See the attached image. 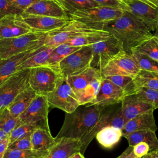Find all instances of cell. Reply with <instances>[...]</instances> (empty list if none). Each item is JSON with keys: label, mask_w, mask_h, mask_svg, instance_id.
<instances>
[{"label": "cell", "mask_w": 158, "mask_h": 158, "mask_svg": "<svg viewBox=\"0 0 158 158\" xmlns=\"http://www.w3.org/2000/svg\"><path fill=\"white\" fill-rule=\"evenodd\" d=\"M57 67L46 65L30 69L29 86L38 95L46 96L56 88L60 77Z\"/></svg>", "instance_id": "277c9868"}, {"label": "cell", "mask_w": 158, "mask_h": 158, "mask_svg": "<svg viewBox=\"0 0 158 158\" xmlns=\"http://www.w3.org/2000/svg\"><path fill=\"white\" fill-rule=\"evenodd\" d=\"M138 1H141V2H144V3H146V4H148V5H149V6H151L154 7V8H157V7H156L155 6H154V4H152L150 1H149L148 0H138Z\"/></svg>", "instance_id": "681fc988"}, {"label": "cell", "mask_w": 158, "mask_h": 158, "mask_svg": "<svg viewBox=\"0 0 158 158\" xmlns=\"http://www.w3.org/2000/svg\"><path fill=\"white\" fill-rule=\"evenodd\" d=\"M150 1L152 4L155 6L156 7H158V0H148Z\"/></svg>", "instance_id": "f907efd6"}, {"label": "cell", "mask_w": 158, "mask_h": 158, "mask_svg": "<svg viewBox=\"0 0 158 158\" xmlns=\"http://www.w3.org/2000/svg\"><path fill=\"white\" fill-rule=\"evenodd\" d=\"M130 9L125 10L130 16L145 26L151 31H154L158 26V7L154 8L138 0H123Z\"/></svg>", "instance_id": "7c38bea8"}, {"label": "cell", "mask_w": 158, "mask_h": 158, "mask_svg": "<svg viewBox=\"0 0 158 158\" xmlns=\"http://www.w3.org/2000/svg\"><path fill=\"white\" fill-rule=\"evenodd\" d=\"M134 158H140V157H137V156H135V157Z\"/></svg>", "instance_id": "11a10c76"}, {"label": "cell", "mask_w": 158, "mask_h": 158, "mask_svg": "<svg viewBox=\"0 0 158 158\" xmlns=\"http://www.w3.org/2000/svg\"><path fill=\"white\" fill-rule=\"evenodd\" d=\"M131 56L135 61L139 70L158 72V62L144 54L133 50Z\"/></svg>", "instance_id": "e575fe53"}, {"label": "cell", "mask_w": 158, "mask_h": 158, "mask_svg": "<svg viewBox=\"0 0 158 158\" xmlns=\"http://www.w3.org/2000/svg\"><path fill=\"white\" fill-rule=\"evenodd\" d=\"M126 93L119 86L115 85L109 80L102 77L100 89L94 99L88 104H96L103 108L121 103Z\"/></svg>", "instance_id": "5bb4252c"}, {"label": "cell", "mask_w": 158, "mask_h": 158, "mask_svg": "<svg viewBox=\"0 0 158 158\" xmlns=\"http://www.w3.org/2000/svg\"><path fill=\"white\" fill-rule=\"evenodd\" d=\"M31 133L9 144L8 145L7 149H20V150L33 149L31 141Z\"/></svg>", "instance_id": "f35d334b"}, {"label": "cell", "mask_w": 158, "mask_h": 158, "mask_svg": "<svg viewBox=\"0 0 158 158\" xmlns=\"http://www.w3.org/2000/svg\"><path fill=\"white\" fill-rule=\"evenodd\" d=\"M9 5L20 14L38 0H7Z\"/></svg>", "instance_id": "60d3db41"}, {"label": "cell", "mask_w": 158, "mask_h": 158, "mask_svg": "<svg viewBox=\"0 0 158 158\" xmlns=\"http://www.w3.org/2000/svg\"><path fill=\"white\" fill-rule=\"evenodd\" d=\"M122 135L121 129L112 126H106L98 132L95 138L102 147L110 149L118 143Z\"/></svg>", "instance_id": "d4e9b609"}, {"label": "cell", "mask_w": 158, "mask_h": 158, "mask_svg": "<svg viewBox=\"0 0 158 158\" xmlns=\"http://www.w3.org/2000/svg\"><path fill=\"white\" fill-rule=\"evenodd\" d=\"M133 50L144 54L158 62V38L153 35Z\"/></svg>", "instance_id": "4dcf8cb0"}, {"label": "cell", "mask_w": 158, "mask_h": 158, "mask_svg": "<svg viewBox=\"0 0 158 158\" xmlns=\"http://www.w3.org/2000/svg\"><path fill=\"white\" fill-rule=\"evenodd\" d=\"M39 127L49 129V128L44 127L38 123H22L18 125L9 135V144L14 141L27 135L31 133L35 128Z\"/></svg>", "instance_id": "8d00e7d4"}, {"label": "cell", "mask_w": 158, "mask_h": 158, "mask_svg": "<svg viewBox=\"0 0 158 158\" xmlns=\"http://www.w3.org/2000/svg\"><path fill=\"white\" fill-rule=\"evenodd\" d=\"M123 136L127 139L129 146L132 147L139 143L144 142L149 146L150 151L158 148V138L156 135V131L151 130L136 131L125 135Z\"/></svg>", "instance_id": "cb8c5ba5"}, {"label": "cell", "mask_w": 158, "mask_h": 158, "mask_svg": "<svg viewBox=\"0 0 158 158\" xmlns=\"http://www.w3.org/2000/svg\"><path fill=\"white\" fill-rule=\"evenodd\" d=\"M133 151L136 156L142 158L150 152V148L146 143L141 142L133 147Z\"/></svg>", "instance_id": "b9f144b4"}, {"label": "cell", "mask_w": 158, "mask_h": 158, "mask_svg": "<svg viewBox=\"0 0 158 158\" xmlns=\"http://www.w3.org/2000/svg\"><path fill=\"white\" fill-rule=\"evenodd\" d=\"M139 70L131 54L123 52L112 59L100 72L102 77L118 75L135 78Z\"/></svg>", "instance_id": "4fadbf2b"}, {"label": "cell", "mask_w": 158, "mask_h": 158, "mask_svg": "<svg viewBox=\"0 0 158 158\" xmlns=\"http://www.w3.org/2000/svg\"><path fill=\"white\" fill-rule=\"evenodd\" d=\"M101 75L99 70L89 67L81 73L66 78L77 97L89 85L96 77Z\"/></svg>", "instance_id": "44dd1931"}, {"label": "cell", "mask_w": 158, "mask_h": 158, "mask_svg": "<svg viewBox=\"0 0 158 158\" xmlns=\"http://www.w3.org/2000/svg\"><path fill=\"white\" fill-rule=\"evenodd\" d=\"M98 31L99 30L94 28L89 24L70 19L63 27L48 32L45 45L55 48L74 38Z\"/></svg>", "instance_id": "52a82bcc"}, {"label": "cell", "mask_w": 158, "mask_h": 158, "mask_svg": "<svg viewBox=\"0 0 158 158\" xmlns=\"http://www.w3.org/2000/svg\"><path fill=\"white\" fill-rule=\"evenodd\" d=\"M133 94L152 104L156 109L158 108V91L146 87H138Z\"/></svg>", "instance_id": "74e56055"}, {"label": "cell", "mask_w": 158, "mask_h": 158, "mask_svg": "<svg viewBox=\"0 0 158 158\" xmlns=\"http://www.w3.org/2000/svg\"><path fill=\"white\" fill-rule=\"evenodd\" d=\"M100 6H105L116 9H120L123 10L130 11V7L123 0H94Z\"/></svg>", "instance_id": "ab89813d"}, {"label": "cell", "mask_w": 158, "mask_h": 158, "mask_svg": "<svg viewBox=\"0 0 158 158\" xmlns=\"http://www.w3.org/2000/svg\"><path fill=\"white\" fill-rule=\"evenodd\" d=\"M151 154V158H158V148L154 151H150Z\"/></svg>", "instance_id": "bcb514c9"}, {"label": "cell", "mask_w": 158, "mask_h": 158, "mask_svg": "<svg viewBox=\"0 0 158 158\" xmlns=\"http://www.w3.org/2000/svg\"><path fill=\"white\" fill-rule=\"evenodd\" d=\"M46 96L49 107L59 109L65 113L73 112L80 106L77 97L66 78L62 77L55 89Z\"/></svg>", "instance_id": "8992f818"}, {"label": "cell", "mask_w": 158, "mask_h": 158, "mask_svg": "<svg viewBox=\"0 0 158 158\" xmlns=\"http://www.w3.org/2000/svg\"><path fill=\"white\" fill-rule=\"evenodd\" d=\"M33 149L40 151H49L56 142L50 130L45 128H36L31 133Z\"/></svg>", "instance_id": "603a6c76"}, {"label": "cell", "mask_w": 158, "mask_h": 158, "mask_svg": "<svg viewBox=\"0 0 158 158\" xmlns=\"http://www.w3.org/2000/svg\"><path fill=\"white\" fill-rule=\"evenodd\" d=\"M9 145V137L0 141V158H3Z\"/></svg>", "instance_id": "ee69618b"}, {"label": "cell", "mask_w": 158, "mask_h": 158, "mask_svg": "<svg viewBox=\"0 0 158 158\" xmlns=\"http://www.w3.org/2000/svg\"><path fill=\"white\" fill-rule=\"evenodd\" d=\"M49 108L46 96L37 94L26 110L19 116L18 125L38 123L49 128L48 118Z\"/></svg>", "instance_id": "8fae6325"}, {"label": "cell", "mask_w": 158, "mask_h": 158, "mask_svg": "<svg viewBox=\"0 0 158 158\" xmlns=\"http://www.w3.org/2000/svg\"><path fill=\"white\" fill-rule=\"evenodd\" d=\"M23 12L57 18L70 19L64 8L52 0H38Z\"/></svg>", "instance_id": "d6986e66"}, {"label": "cell", "mask_w": 158, "mask_h": 158, "mask_svg": "<svg viewBox=\"0 0 158 158\" xmlns=\"http://www.w3.org/2000/svg\"><path fill=\"white\" fill-rule=\"evenodd\" d=\"M132 150H133V147L129 146L124 151V152H123L122 154H120L118 157H117V158H126V157H127V156L129 154V153H130Z\"/></svg>", "instance_id": "f6af8a7d"}, {"label": "cell", "mask_w": 158, "mask_h": 158, "mask_svg": "<svg viewBox=\"0 0 158 158\" xmlns=\"http://www.w3.org/2000/svg\"><path fill=\"white\" fill-rule=\"evenodd\" d=\"M48 33L30 32L0 40V60L8 59L36 46L45 45Z\"/></svg>", "instance_id": "3957f363"}, {"label": "cell", "mask_w": 158, "mask_h": 158, "mask_svg": "<svg viewBox=\"0 0 158 158\" xmlns=\"http://www.w3.org/2000/svg\"><path fill=\"white\" fill-rule=\"evenodd\" d=\"M121 104V111L126 122L141 114L156 109L152 104L138 98L134 94L125 96Z\"/></svg>", "instance_id": "e0dca14e"}, {"label": "cell", "mask_w": 158, "mask_h": 158, "mask_svg": "<svg viewBox=\"0 0 158 158\" xmlns=\"http://www.w3.org/2000/svg\"><path fill=\"white\" fill-rule=\"evenodd\" d=\"M18 124V118L12 115L7 107L0 109V130L9 135Z\"/></svg>", "instance_id": "836d02e7"}, {"label": "cell", "mask_w": 158, "mask_h": 158, "mask_svg": "<svg viewBox=\"0 0 158 158\" xmlns=\"http://www.w3.org/2000/svg\"><path fill=\"white\" fill-rule=\"evenodd\" d=\"M104 109L96 104H86L80 105L72 113H66L63 125L55 138L65 137L81 141L98 123Z\"/></svg>", "instance_id": "7a4b0ae2"}, {"label": "cell", "mask_w": 158, "mask_h": 158, "mask_svg": "<svg viewBox=\"0 0 158 158\" xmlns=\"http://www.w3.org/2000/svg\"><path fill=\"white\" fill-rule=\"evenodd\" d=\"M123 14L124 11L120 9L99 6L75 11L69 15V18L89 24L97 30H102V23L115 20Z\"/></svg>", "instance_id": "5b68a950"}, {"label": "cell", "mask_w": 158, "mask_h": 158, "mask_svg": "<svg viewBox=\"0 0 158 158\" xmlns=\"http://www.w3.org/2000/svg\"><path fill=\"white\" fill-rule=\"evenodd\" d=\"M102 77L99 75L94 78L89 85L77 96L80 105L91 102L96 96L101 85Z\"/></svg>", "instance_id": "f546056e"}, {"label": "cell", "mask_w": 158, "mask_h": 158, "mask_svg": "<svg viewBox=\"0 0 158 158\" xmlns=\"http://www.w3.org/2000/svg\"><path fill=\"white\" fill-rule=\"evenodd\" d=\"M142 158H151V152H149L148 154H146V156H144Z\"/></svg>", "instance_id": "f5cc1de1"}, {"label": "cell", "mask_w": 158, "mask_h": 158, "mask_svg": "<svg viewBox=\"0 0 158 158\" xmlns=\"http://www.w3.org/2000/svg\"><path fill=\"white\" fill-rule=\"evenodd\" d=\"M54 47L44 45L35 54L25 60L19 67V70L46 65L48 64L50 54Z\"/></svg>", "instance_id": "484cf974"}, {"label": "cell", "mask_w": 158, "mask_h": 158, "mask_svg": "<svg viewBox=\"0 0 158 158\" xmlns=\"http://www.w3.org/2000/svg\"><path fill=\"white\" fill-rule=\"evenodd\" d=\"M9 14H20L9 5L7 0H0V19Z\"/></svg>", "instance_id": "7bdbcfd3"}, {"label": "cell", "mask_w": 158, "mask_h": 158, "mask_svg": "<svg viewBox=\"0 0 158 158\" xmlns=\"http://www.w3.org/2000/svg\"><path fill=\"white\" fill-rule=\"evenodd\" d=\"M145 130H151L154 131L157 130L154 117V110L141 114L127 121L122 130V136L131 132Z\"/></svg>", "instance_id": "ffe728a7"}, {"label": "cell", "mask_w": 158, "mask_h": 158, "mask_svg": "<svg viewBox=\"0 0 158 158\" xmlns=\"http://www.w3.org/2000/svg\"><path fill=\"white\" fill-rule=\"evenodd\" d=\"M91 48L93 57L90 67L99 71L115 56L125 52L121 43L111 35L106 40L93 44Z\"/></svg>", "instance_id": "9c48e42d"}, {"label": "cell", "mask_w": 158, "mask_h": 158, "mask_svg": "<svg viewBox=\"0 0 158 158\" xmlns=\"http://www.w3.org/2000/svg\"><path fill=\"white\" fill-rule=\"evenodd\" d=\"M62 6L69 15L75 11L99 6L94 0H59Z\"/></svg>", "instance_id": "1f68e13d"}, {"label": "cell", "mask_w": 158, "mask_h": 158, "mask_svg": "<svg viewBox=\"0 0 158 158\" xmlns=\"http://www.w3.org/2000/svg\"><path fill=\"white\" fill-rule=\"evenodd\" d=\"M115 20L103 22L102 30L109 32L122 44L124 51L131 54L132 50L152 34L145 26L130 16L125 10Z\"/></svg>", "instance_id": "6da1fadb"}, {"label": "cell", "mask_w": 158, "mask_h": 158, "mask_svg": "<svg viewBox=\"0 0 158 158\" xmlns=\"http://www.w3.org/2000/svg\"><path fill=\"white\" fill-rule=\"evenodd\" d=\"M30 69L19 70L0 84V109L8 107L19 93L29 86Z\"/></svg>", "instance_id": "30bf717a"}, {"label": "cell", "mask_w": 158, "mask_h": 158, "mask_svg": "<svg viewBox=\"0 0 158 158\" xmlns=\"http://www.w3.org/2000/svg\"><path fill=\"white\" fill-rule=\"evenodd\" d=\"M7 137H9V135H7L4 131L0 130V141H1L2 139H3L4 138H7Z\"/></svg>", "instance_id": "7dc6e473"}, {"label": "cell", "mask_w": 158, "mask_h": 158, "mask_svg": "<svg viewBox=\"0 0 158 158\" xmlns=\"http://www.w3.org/2000/svg\"><path fill=\"white\" fill-rule=\"evenodd\" d=\"M81 142L78 139L65 137L56 139L45 158H70L75 154L81 152Z\"/></svg>", "instance_id": "ac0fdd59"}, {"label": "cell", "mask_w": 158, "mask_h": 158, "mask_svg": "<svg viewBox=\"0 0 158 158\" xmlns=\"http://www.w3.org/2000/svg\"><path fill=\"white\" fill-rule=\"evenodd\" d=\"M110 34L104 30H99L96 32L87 33L78 37L74 38L67 42L72 46H84L92 45L96 43L102 41L107 38Z\"/></svg>", "instance_id": "4316f807"}, {"label": "cell", "mask_w": 158, "mask_h": 158, "mask_svg": "<svg viewBox=\"0 0 158 158\" xmlns=\"http://www.w3.org/2000/svg\"><path fill=\"white\" fill-rule=\"evenodd\" d=\"M152 35H153L154 36H156V37L158 38V26H157V28L156 29V30L154 31V33Z\"/></svg>", "instance_id": "816d5d0a"}, {"label": "cell", "mask_w": 158, "mask_h": 158, "mask_svg": "<svg viewBox=\"0 0 158 158\" xmlns=\"http://www.w3.org/2000/svg\"><path fill=\"white\" fill-rule=\"evenodd\" d=\"M20 15L33 32L48 33L63 27L70 20V19L29 14L25 12H22Z\"/></svg>", "instance_id": "9a60e30c"}, {"label": "cell", "mask_w": 158, "mask_h": 158, "mask_svg": "<svg viewBox=\"0 0 158 158\" xmlns=\"http://www.w3.org/2000/svg\"><path fill=\"white\" fill-rule=\"evenodd\" d=\"M20 14H9L0 19V40L19 36L31 32Z\"/></svg>", "instance_id": "2e32d148"}, {"label": "cell", "mask_w": 158, "mask_h": 158, "mask_svg": "<svg viewBox=\"0 0 158 158\" xmlns=\"http://www.w3.org/2000/svg\"><path fill=\"white\" fill-rule=\"evenodd\" d=\"M134 80L137 87H146L158 91V72L140 70Z\"/></svg>", "instance_id": "f1b7e54d"}, {"label": "cell", "mask_w": 158, "mask_h": 158, "mask_svg": "<svg viewBox=\"0 0 158 158\" xmlns=\"http://www.w3.org/2000/svg\"><path fill=\"white\" fill-rule=\"evenodd\" d=\"M36 95L35 91L29 86L18 94L7 108L14 117L18 118L29 106Z\"/></svg>", "instance_id": "7402d4cb"}, {"label": "cell", "mask_w": 158, "mask_h": 158, "mask_svg": "<svg viewBox=\"0 0 158 158\" xmlns=\"http://www.w3.org/2000/svg\"><path fill=\"white\" fill-rule=\"evenodd\" d=\"M80 48L79 46H70L67 43H62L56 46L50 54L48 65L58 68V64L62 59Z\"/></svg>", "instance_id": "83f0119b"}, {"label": "cell", "mask_w": 158, "mask_h": 158, "mask_svg": "<svg viewBox=\"0 0 158 158\" xmlns=\"http://www.w3.org/2000/svg\"><path fill=\"white\" fill-rule=\"evenodd\" d=\"M48 151L7 149L3 158H45Z\"/></svg>", "instance_id": "d590c367"}, {"label": "cell", "mask_w": 158, "mask_h": 158, "mask_svg": "<svg viewBox=\"0 0 158 158\" xmlns=\"http://www.w3.org/2000/svg\"><path fill=\"white\" fill-rule=\"evenodd\" d=\"M52 1H56V2H57V3H59V4H60V2H59V0H52ZM61 5V4H60ZM62 6V5H61Z\"/></svg>", "instance_id": "db71d44e"}, {"label": "cell", "mask_w": 158, "mask_h": 158, "mask_svg": "<svg viewBox=\"0 0 158 158\" xmlns=\"http://www.w3.org/2000/svg\"><path fill=\"white\" fill-rule=\"evenodd\" d=\"M70 158H85V157H84L83 154H81V152H77V153L75 154L74 155H73Z\"/></svg>", "instance_id": "c3c4849f"}, {"label": "cell", "mask_w": 158, "mask_h": 158, "mask_svg": "<svg viewBox=\"0 0 158 158\" xmlns=\"http://www.w3.org/2000/svg\"><path fill=\"white\" fill-rule=\"evenodd\" d=\"M92 57L91 45L81 46L59 63L58 69L60 76L67 78L81 73L90 67Z\"/></svg>", "instance_id": "ba28073f"}, {"label": "cell", "mask_w": 158, "mask_h": 158, "mask_svg": "<svg viewBox=\"0 0 158 158\" xmlns=\"http://www.w3.org/2000/svg\"><path fill=\"white\" fill-rule=\"evenodd\" d=\"M104 78H107L114 84L121 88L125 91L127 95L133 94L138 88L135 83L134 77H132L115 75L104 77Z\"/></svg>", "instance_id": "d6a6232c"}]
</instances>
